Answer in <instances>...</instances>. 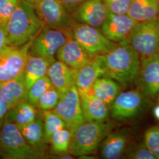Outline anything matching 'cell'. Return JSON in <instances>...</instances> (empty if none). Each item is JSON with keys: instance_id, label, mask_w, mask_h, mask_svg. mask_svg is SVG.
Instances as JSON below:
<instances>
[{"instance_id": "6da1fadb", "label": "cell", "mask_w": 159, "mask_h": 159, "mask_svg": "<svg viewBox=\"0 0 159 159\" xmlns=\"http://www.w3.org/2000/svg\"><path fill=\"white\" fill-rule=\"evenodd\" d=\"M102 66L104 76L126 87L136 79L140 66V57L124 41L119 43L108 51L96 56Z\"/></svg>"}, {"instance_id": "7a4b0ae2", "label": "cell", "mask_w": 159, "mask_h": 159, "mask_svg": "<svg viewBox=\"0 0 159 159\" xmlns=\"http://www.w3.org/2000/svg\"><path fill=\"white\" fill-rule=\"evenodd\" d=\"M4 27L8 44L21 47L33 39L44 25L36 14L33 3L20 0Z\"/></svg>"}, {"instance_id": "3957f363", "label": "cell", "mask_w": 159, "mask_h": 159, "mask_svg": "<svg viewBox=\"0 0 159 159\" xmlns=\"http://www.w3.org/2000/svg\"><path fill=\"white\" fill-rule=\"evenodd\" d=\"M112 128V122L107 119L85 121L72 133L69 153L76 157L94 153Z\"/></svg>"}, {"instance_id": "277c9868", "label": "cell", "mask_w": 159, "mask_h": 159, "mask_svg": "<svg viewBox=\"0 0 159 159\" xmlns=\"http://www.w3.org/2000/svg\"><path fill=\"white\" fill-rule=\"evenodd\" d=\"M0 156L6 159H40L47 156L33 148L18 126L6 119L0 130Z\"/></svg>"}, {"instance_id": "5b68a950", "label": "cell", "mask_w": 159, "mask_h": 159, "mask_svg": "<svg viewBox=\"0 0 159 159\" xmlns=\"http://www.w3.org/2000/svg\"><path fill=\"white\" fill-rule=\"evenodd\" d=\"M123 41L136 51L140 60L159 54V19L137 23Z\"/></svg>"}, {"instance_id": "8992f818", "label": "cell", "mask_w": 159, "mask_h": 159, "mask_svg": "<svg viewBox=\"0 0 159 159\" xmlns=\"http://www.w3.org/2000/svg\"><path fill=\"white\" fill-rule=\"evenodd\" d=\"M71 36V31L43 27L32 40L29 54L54 59L57 51Z\"/></svg>"}, {"instance_id": "52a82bcc", "label": "cell", "mask_w": 159, "mask_h": 159, "mask_svg": "<svg viewBox=\"0 0 159 159\" xmlns=\"http://www.w3.org/2000/svg\"><path fill=\"white\" fill-rule=\"evenodd\" d=\"M33 3L44 27L71 31L75 22L60 0H33Z\"/></svg>"}, {"instance_id": "ba28073f", "label": "cell", "mask_w": 159, "mask_h": 159, "mask_svg": "<svg viewBox=\"0 0 159 159\" xmlns=\"http://www.w3.org/2000/svg\"><path fill=\"white\" fill-rule=\"evenodd\" d=\"M71 34L73 38L92 57L105 53L116 45L97 27L83 23H74Z\"/></svg>"}, {"instance_id": "9c48e42d", "label": "cell", "mask_w": 159, "mask_h": 159, "mask_svg": "<svg viewBox=\"0 0 159 159\" xmlns=\"http://www.w3.org/2000/svg\"><path fill=\"white\" fill-rule=\"evenodd\" d=\"M32 40L21 47L8 45L0 52V83L23 73Z\"/></svg>"}, {"instance_id": "30bf717a", "label": "cell", "mask_w": 159, "mask_h": 159, "mask_svg": "<svg viewBox=\"0 0 159 159\" xmlns=\"http://www.w3.org/2000/svg\"><path fill=\"white\" fill-rule=\"evenodd\" d=\"M52 110L63 120L72 133L85 121L79 92L75 85L61 94L59 102Z\"/></svg>"}, {"instance_id": "8fae6325", "label": "cell", "mask_w": 159, "mask_h": 159, "mask_svg": "<svg viewBox=\"0 0 159 159\" xmlns=\"http://www.w3.org/2000/svg\"><path fill=\"white\" fill-rule=\"evenodd\" d=\"M134 81L144 96L153 97L159 94V54L141 59Z\"/></svg>"}, {"instance_id": "7c38bea8", "label": "cell", "mask_w": 159, "mask_h": 159, "mask_svg": "<svg viewBox=\"0 0 159 159\" xmlns=\"http://www.w3.org/2000/svg\"><path fill=\"white\" fill-rule=\"evenodd\" d=\"M144 104V96L139 90L120 93L110 109L112 118L117 120L129 119L140 112Z\"/></svg>"}, {"instance_id": "4fadbf2b", "label": "cell", "mask_w": 159, "mask_h": 159, "mask_svg": "<svg viewBox=\"0 0 159 159\" xmlns=\"http://www.w3.org/2000/svg\"><path fill=\"white\" fill-rule=\"evenodd\" d=\"M137 23L127 14H117L108 11L101 25L102 32L108 40L120 43L129 37Z\"/></svg>"}, {"instance_id": "5bb4252c", "label": "cell", "mask_w": 159, "mask_h": 159, "mask_svg": "<svg viewBox=\"0 0 159 159\" xmlns=\"http://www.w3.org/2000/svg\"><path fill=\"white\" fill-rule=\"evenodd\" d=\"M108 10L103 0H84L73 10L74 21L94 27L102 25Z\"/></svg>"}, {"instance_id": "9a60e30c", "label": "cell", "mask_w": 159, "mask_h": 159, "mask_svg": "<svg viewBox=\"0 0 159 159\" xmlns=\"http://www.w3.org/2000/svg\"><path fill=\"white\" fill-rule=\"evenodd\" d=\"M56 57L58 60L75 70L88 63L93 57L72 36L57 51Z\"/></svg>"}, {"instance_id": "2e32d148", "label": "cell", "mask_w": 159, "mask_h": 159, "mask_svg": "<svg viewBox=\"0 0 159 159\" xmlns=\"http://www.w3.org/2000/svg\"><path fill=\"white\" fill-rule=\"evenodd\" d=\"M27 93L24 73L12 79L0 83V94L10 109L27 101Z\"/></svg>"}, {"instance_id": "e0dca14e", "label": "cell", "mask_w": 159, "mask_h": 159, "mask_svg": "<svg viewBox=\"0 0 159 159\" xmlns=\"http://www.w3.org/2000/svg\"><path fill=\"white\" fill-rule=\"evenodd\" d=\"M104 76L102 66L97 56L75 70V85L79 93L90 92L97 80Z\"/></svg>"}, {"instance_id": "ac0fdd59", "label": "cell", "mask_w": 159, "mask_h": 159, "mask_svg": "<svg viewBox=\"0 0 159 159\" xmlns=\"http://www.w3.org/2000/svg\"><path fill=\"white\" fill-rule=\"evenodd\" d=\"M75 70L66 64L56 60L51 63L47 75L61 94L75 85Z\"/></svg>"}, {"instance_id": "d6986e66", "label": "cell", "mask_w": 159, "mask_h": 159, "mask_svg": "<svg viewBox=\"0 0 159 159\" xmlns=\"http://www.w3.org/2000/svg\"><path fill=\"white\" fill-rule=\"evenodd\" d=\"M129 138L121 132L109 133L100 145V153L104 159L121 158L126 153Z\"/></svg>"}, {"instance_id": "ffe728a7", "label": "cell", "mask_w": 159, "mask_h": 159, "mask_svg": "<svg viewBox=\"0 0 159 159\" xmlns=\"http://www.w3.org/2000/svg\"><path fill=\"white\" fill-rule=\"evenodd\" d=\"M79 94L85 121H102L108 118L110 108L91 91Z\"/></svg>"}, {"instance_id": "44dd1931", "label": "cell", "mask_w": 159, "mask_h": 159, "mask_svg": "<svg viewBox=\"0 0 159 159\" xmlns=\"http://www.w3.org/2000/svg\"><path fill=\"white\" fill-rule=\"evenodd\" d=\"M127 14L137 22L159 18L158 0H131Z\"/></svg>"}, {"instance_id": "7402d4cb", "label": "cell", "mask_w": 159, "mask_h": 159, "mask_svg": "<svg viewBox=\"0 0 159 159\" xmlns=\"http://www.w3.org/2000/svg\"><path fill=\"white\" fill-rule=\"evenodd\" d=\"M55 60L28 54L23 71L28 89L37 80L47 75L50 64Z\"/></svg>"}, {"instance_id": "603a6c76", "label": "cell", "mask_w": 159, "mask_h": 159, "mask_svg": "<svg viewBox=\"0 0 159 159\" xmlns=\"http://www.w3.org/2000/svg\"><path fill=\"white\" fill-rule=\"evenodd\" d=\"M26 141L34 148L46 153L47 142L43 120L36 118L25 125L18 126Z\"/></svg>"}, {"instance_id": "cb8c5ba5", "label": "cell", "mask_w": 159, "mask_h": 159, "mask_svg": "<svg viewBox=\"0 0 159 159\" xmlns=\"http://www.w3.org/2000/svg\"><path fill=\"white\" fill-rule=\"evenodd\" d=\"M91 91L110 109L114 100L121 92V87L115 80L102 76L96 81Z\"/></svg>"}, {"instance_id": "d4e9b609", "label": "cell", "mask_w": 159, "mask_h": 159, "mask_svg": "<svg viewBox=\"0 0 159 159\" xmlns=\"http://www.w3.org/2000/svg\"><path fill=\"white\" fill-rule=\"evenodd\" d=\"M37 118L35 106L25 101L9 110L6 119L17 126L25 125Z\"/></svg>"}, {"instance_id": "484cf974", "label": "cell", "mask_w": 159, "mask_h": 159, "mask_svg": "<svg viewBox=\"0 0 159 159\" xmlns=\"http://www.w3.org/2000/svg\"><path fill=\"white\" fill-rule=\"evenodd\" d=\"M72 132L64 128L54 133L50 139L51 153L54 156L69 153Z\"/></svg>"}, {"instance_id": "4316f807", "label": "cell", "mask_w": 159, "mask_h": 159, "mask_svg": "<svg viewBox=\"0 0 159 159\" xmlns=\"http://www.w3.org/2000/svg\"><path fill=\"white\" fill-rule=\"evenodd\" d=\"M43 112V124L47 142L49 143L51 136L57 131L67 128L64 121L53 110Z\"/></svg>"}, {"instance_id": "83f0119b", "label": "cell", "mask_w": 159, "mask_h": 159, "mask_svg": "<svg viewBox=\"0 0 159 159\" xmlns=\"http://www.w3.org/2000/svg\"><path fill=\"white\" fill-rule=\"evenodd\" d=\"M52 86L47 75L37 80L28 89L27 101L35 106L41 96Z\"/></svg>"}, {"instance_id": "f1b7e54d", "label": "cell", "mask_w": 159, "mask_h": 159, "mask_svg": "<svg viewBox=\"0 0 159 159\" xmlns=\"http://www.w3.org/2000/svg\"><path fill=\"white\" fill-rule=\"evenodd\" d=\"M60 97V93L52 86L41 96L35 106L43 111L52 110L57 106Z\"/></svg>"}, {"instance_id": "f546056e", "label": "cell", "mask_w": 159, "mask_h": 159, "mask_svg": "<svg viewBox=\"0 0 159 159\" xmlns=\"http://www.w3.org/2000/svg\"><path fill=\"white\" fill-rule=\"evenodd\" d=\"M144 144L157 159H159V127L149 128L144 134Z\"/></svg>"}, {"instance_id": "4dcf8cb0", "label": "cell", "mask_w": 159, "mask_h": 159, "mask_svg": "<svg viewBox=\"0 0 159 159\" xmlns=\"http://www.w3.org/2000/svg\"><path fill=\"white\" fill-rule=\"evenodd\" d=\"M108 11L117 14H127L131 0H103Z\"/></svg>"}, {"instance_id": "1f68e13d", "label": "cell", "mask_w": 159, "mask_h": 159, "mask_svg": "<svg viewBox=\"0 0 159 159\" xmlns=\"http://www.w3.org/2000/svg\"><path fill=\"white\" fill-rule=\"evenodd\" d=\"M127 158L132 159H157L144 143L139 144L127 153Z\"/></svg>"}, {"instance_id": "d6a6232c", "label": "cell", "mask_w": 159, "mask_h": 159, "mask_svg": "<svg viewBox=\"0 0 159 159\" xmlns=\"http://www.w3.org/2000/svg\"><path fill=\"white\" fill-rule=\"evenodd\" d=\"M20 0H0V16L4 25Z\"/></svg>"}, {"instance_id": "836d02e7", "label": "cell", "mask_w": 159, "mask_h": 159, "mask_svg": "<svg viewBox=\"0 0 159 159\" xmlns=\"http://www.w3.org/2000/svg\"><path fill=\"white\" fill-rule=\"evenodd\" d=\"M10 108L7 103L0 94V130L4 122V120H6L7 114Z\"/></svg>"}, {"instance_id": "e575fe53", "label": "cell", "mask_w": 159, "mask_h": 159, "mask_svg": "<svg viewBox=\"0 0 159 159\" xmlns=\"http://www.w3.org/2000/svg\"><path fill=\"white\" fill-rule=\"evenodd\" d=\"M68 11L74 10L84 0H60Z\"/></svg>"}, {"instance_id": "d590c367", "label": "cell", "mask_w": 159, "mask_h": 159, "mask_svg": "<svg viewBox=\"0 0 159 159\" xmlns=\"http://www.w3.org/2000/svg\"><path fill=\"white\" fill-rule=\"evenodd\" d=\"M8 44V40L4 26H0V52Z\"/></svg>"}, {"instance_id": "8d00e7d4", "label": "cell", "mask_w": 159, "mask_h": 159, "mask_svg": "<svg viewBox=\"0 0 159 159\" xmlns=\"http://www.w3.org/2000/svg\"><path fill=\"white\" fill-rule=\"evenodd\" d=\"M153 114L156 119L159 120V105L156 106L154 108Z\"/></svg>"}, {"instance_id": "74e56055", "label": "cell", "mask_w": 159, "mask_h": 159, "mask_svg": "<svg viewBox=\"0 0 159 159\" xmlns=\"http://www.w3.org/2000/svg\"><path fill=\"white\" fill-rule=\"evenodd\" d=\"M0 26H4V24H3V23H2V21L1 16H0Z\"/></svg>"}, {"instance_id": "f35d334b", "label": "cell", "mask_w": 159, "mask_h": 159, "mask_svg": "<svg viewBox=\"0 0 159 159\" xmlns=\"http://www.w3.org/2000/svg\"><path fill=\"white\" fill-rule=\"evenodd\" d=\"M27 1H31V2H33V0H27Z\"/></svg>"}, {"instance_id": "ab89813d", "label": "cell", "mask_w": 159, "mask_h": 159, "mask_svg": "<svg viewBox=\"0 0 159 159\" xmlns=\"http://www.w3.org/2000/svg\"><path fill=\"white\" fill-rule=\"evenodd\" d=\"M158 19H159V18H158Z\"/></svg>"}]
</instances>
